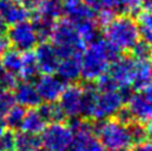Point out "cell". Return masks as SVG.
Here are the masks:
<instances>
[{"label": "cell", "instance_id": "6da1fadb", "mask_svg": "<svg viewBox=\"0 0 152 151\" xmlns=\"http://www.w3.org/2000/svg\"><path fill=\"white\" fill-rule=\"evenodd\" d=\"M121 56L117 49L104 39H97L96 42L86 45L80 54V77L87 82H94L101 76L108 72L111 63Z\"/></svg>", "mask_w": 152, "mask_h": 151}, {"label": "cell", "instance_id": "7a4b0ae2", "mask_svg": "<svg viewBox=\"0 0 152 151\" xmlns=\"http://www.w3.org/2000/svg\"><path fill=\"white\" fill-rule=\"evenodd\" d=\"M102 28L104 40L119 53L129 52L140 40L138 25L132 15H113Z\"/></svg>", "mask_w": 152, "mask_h": 151}, {"label": "cell", "instance_id": "3957f363", "mask_svg": "<svg viewBox=\"0 0 152 151\" xmlns=\"http://www.w3.org/2000/svg\"><path fill=\"white\" fill-rule=\"evenodd\" d=\"M49 40L56 47L61 58L80 56L86 48V43L80 38L77 26L67 18L56 21Z\"/></svg>", "mask_w": 152, "mask_h": 151}, {"label": "cell", "instance_id": "277c9868", "mask_svg": "<svg viewBox=\"0 0 152 151\" xmlns=\"http://www.w3.org/2000/svg\"><path fill=\"white\" fill-rule=\"evenodd\" d=\"M94 133L106 150L129 149L133 145L128 125L113 117L99 121L94 126Z\"/></svg>", "mask_w": 152, "mask_h": 151}, {"label": "cell", "instance_id": "5b68a950", "mask_svg": "<svg viewBox=\"0 0 152 151\" xmlns=\"http://www.w3.org/2000/svg\"><path fill=\"white\" fill-rule=\"evenodd\" d=\"M128 97V92H123L119 89L111 91H98L92 105L89 118L93 120H107L117 115V112L123 107Z\"/></svg>", "mask_w": 152, "mask_h": 151}, {"label": "cell", "instance_id": "8992f818", "mask_svg": "<svg viewBox=\"0 0 152 151\" xmlns=\"http://www.w3.org/2000/svg\"><path fill=\"white\" fill-rule=\"evenodd\" d=\"M73 142V133L64 122H53L40 132V144L44 151H68Z\"/></svg>", "mask_w": 152, "mask_h": 151}, {"label": "cell", "instance_id": "52a82bcc", "mask_svg": "<svg viewBox=\"0 0 152 151\" xmlns=\"http://www.w3.org/2000/svg\"><path fill=\"white\" fill-rule=\"evenodd\" d=\"M7 34L10 47L23 53L33 51L39 42L33 24L28 20L12 25V28L8 29Z\"/></svg>", "mask_w": 152, "mask_h": 151}, {"label": "cell", "instance_id": "ba28073f", "mask_svg": "<svg viewBox=\"0 0 152 151\" xmlns=\"http://www.w3.org/2000/svg\"><path fill=\"white\" fill-rule=\"evenodd\" d=\"M126 102V108L131 113L133 121L147 122L152 118V86L128 95Z\"/></svg>", "mask_w": 152, "mask_h": 151}, {"label": "cell", "instance_id": "9c48e42d", "mask_svg": "<svg viewBox=\"0 0 152 151\" xmlns=\"http://www.w3.org/2000/svg\"><path fill=\"white\" fill-rule=\"evenodd\" d=\"M133 68H134V59L132 57L118 56L111 63L107 73L110 74V77L113 79L116 87L119 91L128 92L129 88H132Z\"/></svg>", "mask_w": 152, "mask_h": 151}, {"label": "cell", "instance_id": "30bf717a", "mask_svg": "<svg viewBox=\"0 0 152 151\" xmlns=\"http://www.w3.org/2000/svg\"><path fill=\"white\" fill-rule=\"evenodd\" d=\"M58 105L62 108L64 116L75 118L82 116L83 110V87L75 83L66 86L61 97L58 98Z\"/></svg>", "mask_w": 152, "mask_h": 151}, {"label": "cell", "instance_id": "8fae6325", "mask_svg": "<svg viewBox=\"0 0 152 151\" xmlns=\"http://www.w3.org/2000/svg\"><path fill=\"white\" fill-rule=\"evenodd\" d=\"M35 88L42 102H57L66 88V82L57 74H43L37 78Z\"/></svg>", "mask_w": 152, "mask_h": 151}, {"label": "cell", "instance_id": "7c38bea8", "mask_svg": "<svg viewBox=\"0 0 152 151\" xmlns=\"http://www.w3.org/2000/svg\"><path fill=\"white\" fill-rule=\"evenodd\" d=\"M34 56L37 59L38 67H39V71L43 74L56 73L58 64L61 62V56H59L56 47L50 42L44 40L40 44H37Z\"/></svg>", "mask_w": 152, "mask_h": 151}, {"label": "cell", "instance_id": "4fadbf2b", "mask_svg": "<svg viewBox=\"0 0 152 151\" xmlns=\"http://www.w3.org/2000/svg\"><path fill=\"white\" fill-rule=\"evenodd\" d=\"M30 14V10L23 3L0 0V17L5 20L8 25H14L28 20Z\"/></svg>", "mask_w": 152, "mask_h": 151}, {"label": "cell", "instance_id": "5bb4252c", "mask_svg": "<svg viewBox=\"0 0 152 151\" xmlns=\"http://www.w3.org/2000/svg\"><path fill=\"white\" fill-rule=\"evenodd\" d=\"M14 89L15 102L24 108H37L42 105V100L38 95L35 84L31 81H23L15 86Z\"/></svg>", "mask_w": 152, "mask_h": 151}, {"label": "cell", "instance_id": "9a60e30c", "mask_svg": "<svg viewBox=\"0 0 152 151\" xmlns=\"http://www.w3.org/2000/svg\"><path fill=\"white\" fill-rule=\"evenodd\" d=\"M63 14L73 23H80L84 20H96V14L83 0H67L62 1Z\"/></svg>", "mask_w": 152, "mask_h": 151}, {"label": "cell", "instance_id": "2e32d148", "mask_svg": "<svg viewBox=\"0 0 152 151\" xmlns=\"http://www.w3.org/2000/svg\"><path fill=\"white\" fill-rule=\"evenodd\" d=\"M150 86H152V59H134L132 88L140 91Z\"/></svg>", "mask_w": 152, "mask_h": 151}, {"label": "cell", "instance_id": "e0dca14e", "mask_svg": "<svg viewBox=\"0 0 152 151\" xmlns=\"http://www.w3.org/2000/svg\"><path fill=\"white\" fill-rule=\"evenodd\" d=\"M80 56H72L61 58L57 68V76L64 82L74 83L80 78Z\"/></svg>", "mask_w": 152, "mask_h": 151}, {"label": "cell", "instance_id": "ac0fdd59", "mask_svg": "<svg viewBox=\"0 0 152 151\" xmlns=\"http://www.w3.org/2000/svg\"><path fill=\"white\" fill-rule=\"evenodd\" d=\"M96 14V21L103 26L117 12L116 0H83Z\"/></svg>", "mask_w": 152, "mask_h": 151}, {"label": "cell", "instance_id": "d6986e66", "mask_svg": "<svg viewBox=\"0 0 152 151\" xmlns=\"http://www.w3.org/2000/svg\"><path fill=\"white\" fill-rule=\"evenodd\" d=\"M45 126H47V122L40 115V112L38 111V108H29L25 111L23 122H21V126H20V131L33 133V135H39L44 130Z\"/></svg>", "mask_w": 152, "mask_h": 151}, {"label": "cell", "instance_id": "ffe728a7", "mask_svg": "<svg viewBox=\"0 0 152 151\" xmlns=\"http://www.w3.org/2000/svg\"><path fill=\"white\" fill-rule=\"evenodd\" d=\"M72 151H106L94 132L83 133L73 136V142L70 145Z\"/></svg>", "mask_w": 152, "mask_h": 151}, {"label": "cell", "instance_id": "44dd1931", "mask_svg": "<svg viewBox=\"0 0 152 151\" xmlns=\"http://www.w3.org/2000/svg\"><path fill=\"white\" fill-rule=\"evenodd\" d=\"M0 57H1L0 61H1L4 71L18 77L20 74L21 62H23V54H21V52L14 49V48H9V49L5 53H3Z\"/></svg>", "mask_w": 152, "mask_h": 151}, {"label": "cell", "instance_id": "7402d4cb", "mask_svg": "<svg viewBox=\"0 0 152 151\" xmlns=\"http://www.w3.org/2000/svg\"><path fill=\"white\" fill-rule=\"evenodd\" d=\"M14 150H17V151H40L42 150L40 137L38 136V135L28 133L24 131L15 133Z\"/></svg>", "mask_w": 152, "mask_h": 151}, {"label": "cell", "instance_id": "603a6c76", "mask_svg": "<svg viewBox=\"0 0 152 151\" xmlns=\"http://www.w3.org/2000/svg\"><path fill=\"white\" fill-rule=\"evenodd\" d=\"M40 71L38 67L37 59L33 52H25L23 54V62H21V69H20V77L23 81H33L38 78Z\"/></svg>", "mask_w": 152, "mask_h": 151}, {"label": "cell", "instance_id": "cb8c5ba5", "mask_svg": "<svg viewBox=\"0 0 152 151\" xmlns=\"http://www.w3.org/2000/svg\"><path fill=\"white\" fill-rule=\"evenodd\" d=\"M77 30L82 38V40L86 43V45L96 42L99 35V25L96 20H84L80 23H75Z\"/></svg>", "mask_w": 152, "mask_h": 151}, {"label": "cell", "instance_id": "d4e9b609", "mask_svg": "<svg viewBox=\"0 0 152 151\" xmlns=\"http://www.w3.org/2000/svg\"><path fill=\"white\" fill-rule=\"evenodd\" d=\"M137 25L140 30V38L151 47L152 49V12L141 10L137 18Z\"/></svg>", "mask_w": 152, "mask_h": 151}, {"label": "cell", "instance_id": "484cf974", "mask_svg": "<svg viewBox=\"0 0 152 151\" xmlns=\"http://www.w3.org/2000/svg\"><path fill=\"white\" fill-rule=\"evenodd\" d=\"M40 115L45 120L47 123H53V122H63L66 116L59 107L57 102H44L43 105H39L37 107Z\"/></svg>", "mask_w": 152, "mask_h": 151}, {"label": "cell", "instance_id": "4316f807", "mask_svg": "<svg viewBox=\"0 0 152 151\" xmlns=\"http://www.w3.org/2000/svg\"><path fill=\"white\" fill-rule=\"evenodd\" d=\"M31 24H33L34 29H35L38 39L44 42V40H49L53 26H54V24H56V21L50 20V19H47V18H43V17H39V15H33V21H31Z\"/></svg>", "mask_w": 152, "mask_h": 151}, {"label": "cell", "instance_id": "83f0119b", "mask_svg": "<svg viewBox=\"0 0 152 151\" xmlns=\"http://www.w3.org/2000/svg\"><path fill=\"white\" fill-rule=\"evenodd\" d=\"M25 108L20 105H15L12 110H10L7 116L4 117L3 120V125L7 126L9 130L15 131V130H20L21 122H23V118L25 115Z\"/></svg>", "mask_w": 152, "mask_h": 151}, {"label": "cell", "instance_id": "f1b7e54d", "mask_svg": "<svg viewBox=\"0 0 152 151\" xmlns=\"http://www.w3.org/2000/svg\"><path fill=\"white\" fill-rule=\"evenodd\" d=\"M17 105L13 91H1L0 89V123L3 125V120L7 113Z\"/></svg>", "mask_w": 152, "mask_h": 151}, {"label": "cell", "instance_id": "f546056e", "mask_svg": "<svg viewBox=\"0 0 152 151\" xmlns=\"http://www.w3.org/2000/svg\"><path fill=\"white\" fill-rule=\"evenodd\" d=\"M117 12L126 15L138 14L142 10L141 0H116Z\"/></svg>", "mask_w": 152, "mask_h": 151}, {"label": "cell", "instance_id": "4dcf8cb0", "mask_svg": "<svg viewBox=\"0 0 152 151\" xmlns=\"http://www.w3.org/2000/svg\"><path fill=\"white\" fill-rule=\"evenodd\" d=\"M128 127H129V133H131L133 144H140L146 141L147 132H146V127L142 125V122L133 121L132 123H129Z\"/></svg>", "mask_w": 152, "mask_h": 151}, {"label": "cell", "instance_id": "1f68e13d", "mask_svg": "<svg viewBox=\"0 0 152 151\" xmlns=\"http://www.w3.org/2000/svg\"><path fill=\"white\" fill-rule=\"evenodd\" d=\"M131 52H132V58H134V59H152L151 47L141 39L134 44Z\"/></svg>", "mask_w": 152, "mask_h": 151}, {"label": "cell", "instance_id": "d6a6232c", "mask_svg": "<svg viewBox=\"0 0 152 151\" xmlns=\"http://www.w3.org/2000/svg\"><path fill=\"white\" fill-rule=\"evenodd\" d=\"M15 142V133L7 128L0 132V150L1 151H13Z\"/></svg>", "mask_w": 152, "mask_h": 151}, {"label": "cell", "instance_id": "836d02e7", "mask_svg": "<svg viewBox=\"0 0 152 151\" xmlns=\"http://www.w3.org/2000/svg\"><path fill=\"white\" fill-rule=\"evenodd\" d=\"M18 84V77L12 73L3 72L0 76V89L1 91H13L15 86Z\"/></svg>", "mask_w": 152, "mask_h": 151}, {"label": "cell", "instance_id": "e575fe53", "mask_svg": "<svg viewBox=\"0 0 152 151\" xmlns=\"http://www.w3.org/2000/svg\"><path fill=\"white\" fill-rule=\"evenodd\" d=\"M132 151H152V141H143L136 144Z\"/></svg>", "mask_w": 152, "mask_h": 151}, {"label": "cell", "instance_id": "d590c367", "mask_svg": "<svg viewBox=\"0 0 152 151\" xmlns=\"http://www.w3.org/2000/svg\"><path fill=\"white\" fill-rule=\"evenodd\" d=\"M10 48V43L8 40V38L3 35V37H0V56L3 54V53H5L8 49Z\"/></svg>", "mask_w": 152, "mask_h": 151}, {"label": "cell", "instance_id": "8d00e7d4", "mask_svg": "<svg viewBox=\"0 0 152 151\" xmlns=\"http://www.w3.org/2000/svg\"><path fill=\"white\" fill-rule=\"evenodd\" d=\"M7 32H8V24L5 23V20L1 17H0V37L5 35Z\"/></svg>", "mask_w": 152, "mask_h": 151}, {"label": "cell", "instance_id": "74e56055", "mask_svg": "<svg viewBox=\"0 0 152 151\" xmlns=\"http://www.w3.org/2000/svg\"><path fill=\"white\" fill-rule=\"evenodd\" d=\"M146 132H147V139L152 141V118L147 121V126H146Z\"/></svg>", "mask_w": 152, "mask_h": 151}, {"label": "cell", "instance_id": "f35d334b", "mask_svg": "<svg viewBox=\"0 0 152 151\" xmlns=\"http://www.w3.org/2000/svg\"><path fill=\"white\" fill-rule=\"evenodd\" d=\"M9 1H15V3H25L26 1V0H9Z\"/></svg>", "mask_w": 152, "mask_h": 151}, {"label": "cell", "instance_id": "ab89813d", "mask_svg": "<svg viewBox=\"0 0 152 151\" xmlns=\"http://www.w3.org/2000/svg\"><path fill=\"white\" fill-rule=\"evenodd\" d=\"M3 72H4V68H3V64H1V61H0V76L3 74Z\"/></svg>", "mask_w": 152, "mask_h": 151}, {"label": "cell", "instance_id": "60d3db41", "mask_svg": "<svg viewBox=\"0 0 152 151\" xmlns=\"http://www.w3.org/2000/svg\"><path fill=\"white\" fill-rule=\"evenodd\" d=\"M108 151H128V149H117V150H108Z\"/></svg>", "mask_w": 152, "mask_h": 151}, {"label": "cell", "instance_id": "b9f144b4", "mask_svg": "<svg viewBox=\"0 0 152 151\" xmlns=\"http://www.w3.org/2000/svg\"><path fill=\"white\" fill-rule=\"evenodd\" d=\"M62 1H67V0H62Z\"/></svg>", "mask_w": 152, "mask_h": 151}, {"label": "cell", "instance_id": "7bdbcfd3", "mask_svg": "<svg viewBox=\"0 0 152 151\" xmlns=\"http://www.w3.org/2000/svg\"><path fill=\"white\" fill-rule=\"evenodd\" d=\"M13 151H17V150H13Z\"/></svg>", "mask_w": 152, "mask_h": 151}, {"label": "cell", "instance_id": "ee69618b", "mask_svg": "<svg viewBox=\"0 0 152 151\" xmlns=\"http://www.w3.org/2000/svg\"><path fill=\"white\" fill-rule=\"evenodd\" d=\"M0 151H1V150H0Z\"/></svg>", "mask_w": 152, "mask_h": 151}]
</instances>
